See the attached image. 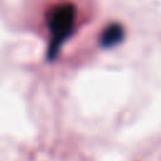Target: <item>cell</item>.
Wrapping results in <instances>:
<instances>
[{"label":"cell","instance_id":"cell-1","mask_svg":"<svg viewBox=\"0 0 161 161\" xmlns=\"http://www.w3.org/2000/svg\"><path fill=\"white\" fill-rule=\"evenodd\" d=\"M75 21V6L70 3H62L52 8L48 13L47 23L52 34V43L49 47V57L53 58L58 53L64 40L72 34Z\"/></svg>","mask_w":161,"mask_h":161},{"label":"cell","instance_id":"cell-2","mask_svg":"<svg viewBox=\"0 0 161 161\" xmlns=\"http://www.w3.org/2000/svg\"><path fill=\"white\" fill-rule=\"evenodd\" d=\"M125 38V29L119 23H111L108 24L101 36H99V43L103 48H113L117 44H119Z\"/></svg>","mask_w":161,"mask_h":161}]
</instances>
